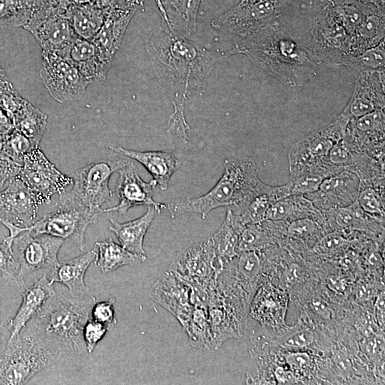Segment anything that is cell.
I'll use <instances>...</instances> for the list:
<instances>
[{"label":"cell","mask_w":385,"mask_h":385,"mask_svg":"<svg viewBox=\"0 0 385 385\" xmlns=\"http://www.w3.org/2000/svg\"><path fill=\"white\" fill-rule=\"evenodd\" d=\"M384 40L378 45L366 49L360 54L348 56L342 64L351 73L363 71H384Z\"/></svg>","instance_id":"obj_38"},{"label":"cell","mask_w":385,"mask_h":385,"mask_svg":"<svg viewBox=\"0 0 385 385\" xmlns=\"http://www.w3.org/2000/svg\"><path fill=\"white\" fill-rule=\"evenodd\" d=\"M224 173L216 185L207 193L197 197L170 204L171 217L185 212H195L205 219L214 209L233 206L247 197L261 183L258 168L251 158L225 159Z\"/></svg>","instance_id":"obj_4"},{"label":"cell","mask_w":385,"mask_h":385,"mask_svg":"<svg viewBox=\"0 0 385 385\" xmlns=\"http://www.w3.org/2000/svg\"><path fill=\"white\" fill-rule=\"evenodd\" d=\"M384 13L369 5L365 16L351 36L349 56H356L384 40Z\"/></svg>","instance_id":"obj_29"},{"label":"cell","mask_w":385,"mask_h":385,"mask_svg":"<svg viewBox=\"0 0 385 385\" xmlns=\"http://www.w3.org/2000/svg\"><path fill=\"white\" fill-rule=\"evenodd\" d=\"M242 230L234 221L230 209L228 210L221 227L212 236L217 253L225 262L231 261L239 255V236Z\"/></svg>","instance_id":"obj_37"},{"label":"cell","mask_w":385,"mask_h":385,"mask_svg":"<svg viewBox=\"0 0 385 385\" xmlns=\"http://www.w3.org/2000/svg\"><path fill=\"white\" fill-rule=\"evenodd\" d=\"M97 217L98 215L84 208L58 203L57 210L36 220L26 231L61 238L83 250L86 229L96 222Z\"/></svg>","instance_id":"obj_9"},{"label":"cell","mask_w":385,"mask_h":385,"mask_svg":"<svg viewBox=\"0 0 385 385\" xmlns=\"http://www.w3.org/2000/svg\"><path fill=\"white\" fill-rule=\"evenodd\" d=\"M219 258L210 237L191 242L184 247L178 254L169 271L190 286L207 287L216 279Z\"/></svg>","instance_id":"obj_8"},{"label":"cell","mask_w":385,"mask_h":385,"mask_svg":"<svg viewBox=\"0 0 385 385\" xmlns=\"http://www.w3.org/2000/svg\"><path fill=\"white\" fill-rule=\"evenodd\" d=\"M109 329L104 324L89 319L83 329L86 350L92 353L97 344L104 337Z\"/></svg>","instance_id":"obj_48"},{"label":"cell","mask_w":385,"mask_h":385,"mask_svg":"<svg viewBox=\"0 0 385 385\" xmlns=\"http://www.w3.org/2000/svg\"><path fill=\"white\" fill-rule=\"evenodd\" d=\"M155 73L173 97L170 123L183 126V107L188 95L205 88L217 54L170 31L163 24L151 32L147 43Z\"/></svg>","instance_id":"obj_1"},{"label":"cell","mask_w":385,"mask_h":385,"mask_svg":"<svg viewBox=\"0 0 385 385\" xmlns=\"http://www.w3.org/2000/svg\"><path fill=\"white\" fill-rule=\"evenodd\" d=\"M40 76L50 96L59 103L81 98L89 85L73 65L56 53H42Z\"/></svg>","instance_id":"obj_14"},{"label":"cell","mask_w":385,"mask_h":385,"mask_svg":"<svg viewBox=\"0 0 385 385\" xmlns=\"http://www.w3.org/2000/svg\"><path fill=\"white\" fill-rule=\"evenodd\" d=\"M36 146L39 145H36L19 130L14 129L4 137L1 153L22 165L24 156Z\"/></svg>","instance_id":"obj_42"},{"label":"cell","mask_w":385,"mask_h":385,"mask_svg":"<svg viewBox=\"0 0 385 385\" xmlns=\"http://www.w3.org/2000/svg\"><path fill=\"white\" fill-rule=\"evenodd\" d=\"M185 331L192 346L207 351L216 349L207 307L193 306L190 320Z\"/></svg>","instance_id":"obj_36"},{"label":"cell","mask_w":385,"mask_h":385,"mask_svg":"<svg viewBox=\"0 0 385 385\" xmlns=\"http://www.w3.org/2000/svg\"><path fill=\"white\" fill-rule=\"evenodd\" d=\"M92 4L103 10L106 14L115 9L133 7L130 6L126 0H93Z\"/></svg>","instance_id":"obj_53"},{"label":"cell","mask_w":385,"mask_h":385,"mask_svg":"<svg viewBox=\"0 0 385 385\" xmlns=\"http://www.w3.org/2000/svg\"><path fill=\"white\" fill-rule=\"evenodd\" d=\"M290 195L289 183L282 186H270L261 182L243 201L232 206L233 220L242 228L248 224L262 222L276 202Z\"/></svg>","instance_id":"obj_22"},{"label":"cell","mask_w":385,"mask_h":385,"mask_svg":"<svg viewBox=\"0 0 385 385\" xmlns=\"http://www.w3.org/2000/svg\"><path fill=\"white\" fill-rule=\"evenodd\" d=\"M91 250L73 259L58 262L51 270L48 277L51 282L60 283L74 297L89 294V287L85 283V275L95 259Z\"/></svg>","instance_id":"obj_26"},{"label":"cell","mask_w":385,"mask_h":385,"mask_svg":"<svg viewBox=\"0 0 385 385\" xmlns=\"http://www.w3.org/2000/svg\"><path fill=\"white\" fill-rule=\"evenodd\" d=\"M309 306L313 312L321 317L329 318L330 317V307L327 302L322 297H314L310 301Z\"/></svg>","instance_id":"obj_52"},{"label":"cell","mask_w":385,"mask_h":385,"mask_svg":"<svg viewBox=\"0 0 385 385\" xmlns=\"http://www.w3.org/2000/svg\"><path fill=\"white\" fill-rule=\"evenodd\" d=\"M376 314L380 324H384V295L381 294L376 300Z\"/></svg>","instance_id":"obj_58"},{"label":"cell","mask_w":385,"mask_h":385,"mask_svg":"<svg viewBox=\"0 0 385 385\" xmlns=\"http://www.w3.org/2000/svg\"><path fill=\"white\" fill-rule=\"evenodd\" d=\"M287 297L271 287H263L257 293L252 305V316L267 326L284 324Z\"/></svg>","instance_id":"obj_30"},{"label":"cell","mask_w":385,"mask_h":385,"mask_svg":"<svg viewBox=\"0 0 385 385\" xmlns=\"http://www.w3.org/2000/svg\"><path fill=\"white\" fill-rule=\"evenodd\" d=\"M9 349L0 366V382L24 384L63 356L25 329L9 340Z\"/></svg>","instance_id":"obj_5"},{"label":"cell","mask_w":385,"mask_h":385,"mask_svg":"<svg viewBox=\"0 0 385 385\" xmlns=\"http://www.w3.org/2000/svg\"><path fill=\"white\" fill-rule=\"evenodd\" d=\"M149 296L175 317L185 330L193 309L189 284L168 271L152 286Z\"/></svg>","instance_id":"obj_19"},{"label":"cell","mask_w":385,"mask_h":385,"mask_svg":"<svg viewBox=\"0 0 385 385\" xmlns=\"http://www.w3.org/2000/svg\"><path fill=\"white\" fill-rule=\"evenodd\" d=\"M53 284L44 274L25 287L22 302L10 322L9 339L17 337L44 304L56 294Z\"/></svg>","instance_id":"obj_23"},{"label":"cell","mask_w":385,"mask_h":385,"mask_svg":"<svg viewBox=\"0 0 385 385\" xmlns=\"http://www.w3.org/2000/svg\"><path fill=\"white\" fill-rule=\"evenodd\" d=\"M64 243L61 238L29 230L18 235L13 244L18 249L21 275L41 269L51 270L58 262V254Z\"/></svg>","instance_id":"obj_17"},{"label":"cell","mask_w":385,"mask_h":385,"mask_svg":"<svg viewBox=\"0 0 385 385\" xmlns=\"http://www.w3.org/2000/svg\"><path fill=\"white\" fill-rule=\"evenodd\" d=\"M46 124L47 115L27 101L14 115L15 129L36 145H39Z\"/></svg>","instance_id":"obj_35"},{"label":"cell","mask_w":385,"mask_h":385,"mask_svg":"<svg viewBox=\"0 0 385 385\" xmlns=\"http://www.w3.org/2000/svg\"><path fill=\"white\" fill-rule=\"evenodd\" d=\"M56 53L73 65L88 84L104 80L111 64L91 40L78 37Z\"/></svg>","instance_id":"obj_21"},{"label":"cell","mask_w":385,"mask_h":385,"mask_svg":"<svg viewBox=\"0 0 385 385\" xmlns=\"http://www.w3.org/2000/svg\"><path fill=\"white\" fill-rule=\"evenodd\" d=\"M3 138L0 136V155H3L1 153L2 146H3Z\"/></svg>","instance_id":"obj_63"},{"label":"cell","mask_w":385,"mask_h":385,"mask_svg":"<svg viewBox=\"0 0 385 385\" xmlns=\"http://www.w3.org/2000/svg\"><path fill=\"white\" fill-rule=\"evenodd\" d=\"M230 262L236 268L240 277L246 282H255L262 272L263 255L261 249L240 252Z\"/></svg>","instance_id":"obj_40"},{"label":"cell","mask_w":385,"mask_h":385,"mask_svg":"<svg viewBox=\"0 0 385 385\" xmlns=\"http://www.w3.org/2000/svg\"><path fill=\"white\" fill-rule=\"evenodd\" d=\"M302 268L297 264H291L283 272L284 282L287 287L294 285L302 275Z\"/></svg>","instance_id":"obj_54"},{"label":"cell","mask_w":385,"mask_h":385,"mask_svg":"<svg viewBox=\"0 0 385 385\" xmlns=\"http://www.w3.org/2000/svg\"><path fill=\"white\" fill-rule=\"evenodd\" d=\"M334 361L338 368L344 372L349 371L351 367L349 359L342 351L336 353Z\"/></svg>","instance_id":"obj_55"},{"label":"cell","mask_w":385,"mask_h":385,"mask_svg":"<svg viewBox=\"0 0 385 385\" xmlns=\"http://www.w3.org/2000/svg\"><path fill=\"white\" fill-rule=\"evenodd\" d=\"M286 362L296 371H307L312 364L310 356L306 352H292L286 356Z\"/></svg>","instance_id":"obj_51"},{"label":"cell","mask_w":385,"mask_h":385,"mask_svg":"<svg viewBox=\"0 0 385 385\" xmlns=\"http://www.w3.org/2000/svg\"><path fill=\"white\" fill-rule=\"evenodd\" d=\"M69 24L78 38L91 40L100 30L106 13L92 3L71 5L64 11Z\"/></svg>","instance_id":"obj_31"},{"label":"cell","mask_w":385,"mask_h":385,"mask_svg":"<svg viewBox=\"0 0 385 385\" xmlns=\"http://www.w3.org/2000/svg\"><path fill=\"white\" fill-rule=\"evenodd\" d=\"M315 339L313 330L307 327L298 326L279 340V344L288 349H302L310 346Z\"/></svg>","instance_id":"obj_46"},{"label":"cell","mask_w":385,"mask_h":385,"mask_svg":"<svg viewBox=\"0 0 385 385\" xmlns=\"http://www.w3.org/2000/svg\"><path fill=\"white\" fill-rule=\"evenodd\" d=\"M19 175L43 204H49L54 194L61 195L73 183L72 177L58 170L38 146L24 156Z\"/></svg>","instance_id":"obj_12"},{"label":"cell","mask_w":385,"mask_h":385,"mask_svg":"<svg viewBox=\"0 0 385 385\" xmlns=\"http://www.w3.org/2000/svg\"><path fill=\"white\" fill-rule=\"evenodd\" d=\"M23 27L34 37L42 53H58L77 37L64 11L53 1L35 11Z\"/></svg>","instance_id":"obj_11"},{"label":"cell","mask_w":385,"mask_h":385,"mask_svg":"<svg viewBox=\"0 0 385 385\" xmlns=\"http://www.w3.org/2000/svg\"><path fill=\"white\" fill-rule=\"evenodd\" d=\"M323 215L317 217L298 218L287 222V234L290 239L302 241L303 243L313 242L321 237V228L319 221Z\"/></svg>","instance_id":"obj_41"},{"label":"cell","mask_w":385,"mask_h":385,"mask_svg":"<svg viewBox=\"0 0 385 385\" xmlns=\"http://www.w3.org/2000/svg\"><path fill=\"white\" fill-rule=\"evenodd\" d=\"M115 172L119 174L116 186L119 202L112 207L102 209V212L115 211L120 215H125L129 209L139 205L154 206L160 210L168 209L166 205L157 202L153 199L155 184L152 181L146 183L142 180L133 162L116 160Z\"/></svg>","instance_id":"obj_16"},{"label":"cell","mask_w":385,"mask_h":385,"mask_svg":"<svg viewBox=\"0 0 385 385\" xmlns=\"http://www.w3.org/2000/svg\"><path fill=\"white\" fill-rule=\"evenodd\" d=\"M364 4H369L375 7L379 11L384 13L385 0H355Z\"/></svg>","instance_id":"obj_60"},{"label":"cell","mask_w":385,"mask_h":385,"mask_svg":"<svg viewBox=\"0 0 385 385\" xmlns=\"http://www.w3.org/2000/svg\"><path fill=\"white\" fill-rule=\"evenodd\" d=\"M93 0H56V4L62 10L65 9L71 5H79L91 4Z\"/></svg>","instance_id":"obj_56"},{"label":"cell","mask_w":385,"mask_h":385,"mask_svg":"<svg viewBox=\"0 0 385 385\" xmlns=\"http://www.w3.org/2000/svg\"><path fill=\"white\" fill-rule=\"evenodd\" d=\"M355 83L352 96L342 115L356 119L384 109V71H363L352 73Z\"/></svg>","instance_id":"obj_18"},{"label":"cell","mask_w":385,"mask_h":385,"mask_svg":"<svg viewBox=\"0 0 385 385\" xmlns=\"http://www.w3.org/2000/svg\"><path fill=\"white\" fill-rule=\"evenodd\" d=\"M126 1L130 6H133L136 9L138 6H143L145 2V0H126Z\"/></svg>","instance_id":"obj_62"},{"label":"cell","mask_w":385,"mask_h":385,"mask_svg":"<svg viewBox=\"0 0 385 385\" xmlns=\"http://www.w3.org/2000/svg\"><path fill=\"white\" fill-rule=\"evenodd\" d=\"M115 299L95 302L91 310V319L106 325L109 329L117 323L114 309Z\"/></svg>","instance_id":"obj_47"},{"label":"cell","mask_w":385,"mask_h":385,"mask_svg":"<svg viewBox=\"0 0 385 385\" xmlns=\"http://www.w3.org/2000/svg\"><path fill=\"white\" fill-rule=\"evenodd\" d=\"M323 215L304 195L294 194L276 202L267 211L265 220L289 222L302 217H317Z\"/></svg>","instance_id":"obj_33"},{"label":"cell","mask_w":385,"mask_h":385,"mask_svg":"<svg viewBox=\"0 0 385 385\" xmlns=\"http://www.w3.org/2000/svg\"><path fill=\"white\" fill-rule=\"evenodd\" d=\"M115 168L116 161L103 160L78 169L71 176L72 188L59 195V204L78 206L98 215L102 205L113 196L108 183Z\"/></svg>","instance_id":"obj_6"},{"label":"cell","mask_w":385,"mask_h":385,"mask_svg":"<svg viewBox=\"0 0 385 385\" xmlns=\"http://www.w3.org/2000/svg\"><path fill=\"white\" fill-rule=\"evenodd\" d=\"M50 0H0V26H23Z\"/></svg>","instance_id":"obj_34"},{"label":"cell","mask_w":385,"mask_h":385,"mask_svg":"<svg viewBox=\"0 0 385 385\" xmlns=\"http://www.w3.org/2000/svg\"><path fill=\"white\" fill-rule=\"evenodd\" d=\"M364 212L371 217H384V202L381 193L374 187L360 184V190L356 198Z\"/></svg>","instance_id":"obj_44"},{"label":"cell","mask_w":385,"mask_h":385,"mask_svg":"<svg viewBox=\"0 0 385 385\" xmlns=\"http://www.w3.org/2000/svg\"><path fill=\"white\" fill-rule=\"evenodd\" d=\"M347 242L341 235L336 232L321 237L314 245L313 250L319 254H329L337 251Z\"/></svg>","instance_id":"obj_49"},{"label":"cell","mask_w":385,"mask_h":385,"mask_svg":"<svg viewBox=\"0 0 385 385\" xmlns=\"http://www.w3.org/2000/svg\"><path fill=\"white\" fill-rule=\"evenodd\" d=\"M269 233L264 222L245 225L239 236V252L262 249L269 242Z\"/></svg>","instance_id":"obj_43"},{"label":"cell","mask_w":385,"mask_h":385,"mask_svg":"<svg viewBox=\"0 0 385 385\" xmlns=\"http://www.w3.org/2000/svg\"><path fill=\"white\" fill-rule=\"evenodd\" d=\"M0 273L3 277L16 282L22 291L26 287L20 273L19 264L14 259L13 249L4 241L0 243Z\"/></svg>","instance_id":"obj_45"},{"label":"cell","mask_w":385,"mask_h":385,"mask_svg":"<svg viewBox=\"0 0 385 385\" xmlns=\"http://www.w3.org/2000/svg\"><path fill=\"white\" fill-rule=\"evenodd\" d=\"M309 48L322 61L342 64L349 55L351 36L347 33L328 4L315 18Z\"/></svg>","instance_id":"obj_13"},{"label":"cell","mask_w":385,"mask_h":385,"mask_svg":"<svg viewBox=\"0 0 385 385\" xmlns=\"http://www.w3.org/2000/svg\"><path fill=\"white\" fill-rule=\"evenodd\" d=\"M286 4L278 0H240L211 22L215 29L247 36L272 22Z\"/></svg>","instance_id":"obj_7"},{"label":"cell","mask_w":385,"mask_h":385,"mask_svg":"<svg viewBox=\"0 0 385 385\" xmlns=\"http://www.w3.org/2000/svg\"><path fill=\"white\" fill-rule=\"evenodd\" d=\"M360 179L349 170H344L324 178L318 190L304 195L320 210L346 207L357 198Z\"/></svg>","instance_id":"obj_20"},{"label":"cell","mask_w":385,"mask_h":385,"mask_svg":"<svg viewBox=\"0 0 385 385\" xmlns=\"http://www.w3.org/2000/svg\"><path fill=\"white\" fill-rule=\"evenodd\" d=\"M50 1H53V2H55V3H56V0H50Z\"/></svg>","instance_id":"obj_64"},{"label":"cell","mask_w":385,"mask_h":385,"mask_svg":"<svg viewBox=\"0 0 385 385\" xmlns=\"http://www.w3.org/2000/svg\"><path fill=\"white\" fill-rule=\"evenodd\" d=\"M41 199L17 175L0 191V222L24 229L36 220Z\"/></svg>","instance_id":"obj_15"},{"label":"cell","mask_w":385,"mask_h":385,"mask_svg":"<svg viewBox=\"0 0 385 385\" xmlns=\"http://www.w3.org/2000/svg\"><path fill=\"white\" fill-rule=\"evenodd\" d=\"M163 23L173 33L188 37L197 30V17L202 0H155Z\"/></svg>","instance_id":"obj_24"},{"label":"cell","mask_w":385,"mask_h":385,"mask_svg":"<svg viewBox=\"0 0 385 385\" xmlns=\"http://www.w3.org/2000/svg\"><path fill=\"white\" fill-rule=\"evenodd\" d=\"M330 224L338 230L354 228L366 225V213L356 200L351 205L327 210Z\"/></svg>","instance_id":"obj_39"},{"label":"cell","mask_w":385,"mask_h":385,"mask_svg":"<svg viewBox=\"0 0 385 385\" xmlns=\"http://www.w3.org/2000/svg\"><path fill=\"white\" fill-rule=\"evenodd\" d=\"M95 265L103 272L108 273L120 267L133 266L146 260L147 257L129 252L111 238L94 244Z\"/></svg>","instance_id":"obj_32"},{"label":"cell","mask_w":385,"mask_h":385,"mask_svg":"<svg viewBox=\"0 0 385 385\" xmlns=\"http://www.w3.org/2000/svg\"><path fill=\"white\" fill-rule=\"evenodd\" d=\"M160 210L148 206L145 213L135 220L120 223L110 219L109 230L118 238L120 245L130 252L146 257L143 248L144 237Z\"/></svg>","instance_id":"obj_28"},{"label":"cell","mask_w":385,"mask_h":385,"mask_svg":"<svg viewBox=\"0 0 385 385\" xmlns=\"http://www.w3.org/2000/svg\"><path fill=\"white\" fill-rule=\"evenodd\" d=\"M329 284L332 289L337 292H344L345 290V282L337 277H330L329 278Z\"/></svg>","instance_id":"obj_59"},{"label":"cell","mask_w":385,"mask_h":385,"mask_svg":"<svg viewBox=\"0 0 385 385\" xmlns=\"http://www.w3.org/2000/svg\"><path fill=\"white\" fill-rule=\"evenodd\" d=\"M95 302L90 294L74 297L68 291L56 292L24 329L63 356L80 355L86 351L83 329Z\"/></svg>","instance_id":"obj_3"},{"label":"cell","mask_w":385,"mask_h":385,"mask_svg":"<svg viewBox=\"0 0 385 385\" xmlns=\"http://www.w3.org/2000/svg\"><path fill=\"white\" fill-rule=\"evenodd\" d=\"M21 165L4 155H0V188L6 182L19 174Z\"/></svg>","instance_id":"obj_50"},{"label":"cell","mask_w":385,"mask_h":385,"mask_svg":"<svg viewBox=\"0 0 385 385\" xmlns=\"http://www.w3.org/2000/svg\"><path fill=\"white\" fill-rule=\"evenodd\" d=\"M136 9L127 7L107 13L100 30L91 40L109 61L118 50Z\"/></svg>","instance_id":"obj_27"},{"label":"cell","mask_w":385,"mask_h":385,"mask_svg":"<svg viewBox=\"0 0 385 385\" xmlns=\"http://www.w3.org/2000/svg\"><path fill=\"white\" fill-rule=\"evenodd\" d=\"M349 120L340 114L329 124L294 143L288 155L289 170L322 166L331 148L345 136Z\"/></svg>","instance_id":"obj_10"},{"label":"cell","mask_w":385,"mask_h":385,"mask_svg":"<svg viewBox=\"0 0 385 385\" xmlns=\"http://www.w3.org/2000/svg\"><path fill=\"white\" fill-rule=\"evenodd\" d=\"M242 53L288 86H304L320 70L322 61L288 30L271 22L242 38L230 52Z\"/></svg>","instance_id":"obj_2"},{"label":"cell","mask_w":385,"mask_h":385,"mask_svg":"<svg viewBox=\"0 0 385 385\" xmlns=\"http://www.w3.org/2000/svg\"><path fill=\"white\" fill-rule=\"evenodd\" d=\"M377 341L374 338L369 337L365 339L363 344V348L366 354L372 355L374 354L376 351H377Z\"/></svg>","instance_id":"obj_57"},{"label":"cell","mask_w":385,"mask_h":385,"mask_svg":"<svg viewBox=\"0 0 385 385\" xmlns=\"http://www.w3.org/2000/svg\"><path fill=\"white\" fill-rule=\"evenodd\" d=\"M110 149L142 164L152 175L151 181L162 190H167L172 175L181 165L180 161L171 152L138 151L121 146H111Z\"/></svg>","instance_id":"obj_25"},{"label":"cell","mask_w":385,"mask_h":385,"mask_svg":"<svg viewBox=\"0 0 385 385\" xmlns=\"http://www.w3.org/2000/svg\"><path fill=\"white\" fill-rule=\"evenodd\" d=\"M10 85L11 83L7 77L4 74V71L0 68V91L4 89Z\"/></svg>","instance_id":"obj_61"}]
</instances>
